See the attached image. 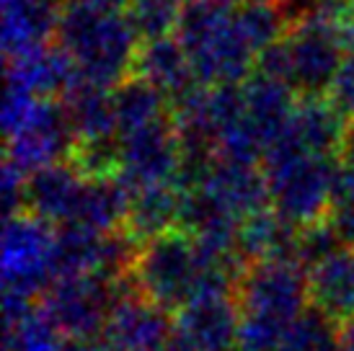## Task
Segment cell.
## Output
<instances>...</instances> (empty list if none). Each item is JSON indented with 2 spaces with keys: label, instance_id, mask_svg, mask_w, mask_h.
Listing matches in <instances>:
<instances>
[{
  "label": "cell",
  "instance_id": "cell-29",
  "mask_svg": "<svg viewBox=\"0 0 354 351\" xmlns=\"http://www.w3.org/2000/svg\"><path fill=\"white\" fill-rule=\"evenodd\" d=\"M124 13L142 44L171 37V31H176L181 6L174 0H129Z\"/></svg>",
  "mask_w": 354,
  "mask_h": 351
},
{
  "label": "cell",
  "instance_id": "cell-21",
  "mask_svg": "<svg viewBox=\"0 0 354 351\" xmlns=\"http://www.w3.org/2000/svg\"><path fill=\"white\" fill-rule=\"evenodd\" d=\"M8 78L19 80L26 86L37 98L47 96H65L68 88L78 80L73 59L59 47H41L29 55L16 59H8Z\"/></svg>",
  "mask_w": 354,
  "mask_h": 351
},
{
  "label": "cell",
  "instance_id": "cell-24",
  "mask_svg": "<svg viewBox=\"0 0 354 351\" xmlns=\"http://www.w3.org/2000/svg\"><path fill=\"white\" fill-rule=\"evenodd\" d=\"M104 235L106 233H96L86 225L55 227V243H52V274H55V279L96 274Z\"/></svg>",
  "mask_w": 354,
  "mask_h": 351
},
{
  "label": "cell",
  "instance_id": "cell-23",
  "mask_svg": "<svg viewBox=\"0 0 354 351\" xmlns=\"http://www.w3.org/2000/svg\"><path fill=\"white\" fill-rule=\"evenodd\" d=\"M178 209H181V191L176 186H150L132 194L124 227L135 240L148 243L153 238L174 230V225H178Z\"/></svg>",
  "mask_w": 354,
  "mask_h": 351
},
{
  "label": "cell",
  "instance_id": "cell-6",
  "mask_svg": "<svg viewBox=\"0 0 354 351\" xmlns=\"http://www.w3.org/2000/svg\"><path fill=\"white\" fill-rule=\"evenodd\" d=\"M236 297L243 315H261L292 325L310 307L308 269L292 256L248 263L236 284Z\"/></svg>",
  "mask_w": 354,
  "mask_h": 351
},
{
  "label": "cell",
  "instance_id": "cell-34",
  "mask_svg": "<svg viewBox=\"0 0 354 351\" xmlns=\"http://www.w3.org/2000/svg\"><path fill=\"white\" fill-rule=\"evenodd\" d=\"M160 351H197V349H194V346H192L184 336H178V333L174 331V333H171V339L166 341V346H163Z\"/></svg>",
  "mask_w": 354,
  "mask_h": 351
},
{
  "label": "cell",
  "instance_id": "cell-40",
  "mask_svg": "<svg viewBox=\"0 0 354 351\" xmlns=\"http://www.w3.org/2000/svg\"><path fill=\"white\" fill-rule=\"evenodd\" d=\"M230 3H236V0H230Z\"/></svg>",
  "mask_w": 354,
  "mask_h": 351
},
{
  "label": "cell",
  "instance_id": "cell-9",
  "mask_svg": "<svg viewBox=\"0 0 354 351\" xmlns=\"http://www.w3.org/2000/svg\"><path fill=\"white\" fill-rule=\"evenodd\" d=\"M181 168V147L174 119H158L148 127L119 135V184L129 194L150 186L174 184Z\"/></svg>",
  "mask_w": 354,
  "mask_h": 351
},
{
  "label": "cell",
  "instance_id": "cell-8",
  "mask_svg": "<svg viewBox=\"0 0 354 351\" xmlns=\"http://www.w3.org/2000/svg\"><path fill=\"white\" fill-rule=\"evenodd\" d=\"M55 227L39 217L21 212L3 227V287L6 294L34 300L55 282L52 274Z\"/></svg>",
  "mask_w": 354,
  "mask_h": 351
},
{
  "label": "cell",
  "instance_id": "cell-30",
  "mask_svg": "<svg viewBox=\"0 0 354 351\" xmlns=\"http://www.w3.org/2000/svg\"><path fill=\"white\" fill-rule=\"evenodd\" d=\"M62 339L41 312L6 325V351H57Z\"/></svg>",
  "mask_w": 354,
  "mask_h": 351
},
{
  "label": "cell",
  "instance_id": "cell-39",
  "mask_svg": "<svg viewBox=\"0 0 354 351\" xmlns=\"http://www.w3.org/2000/svg\"><path fill=\"white\" fill-rule=\"evenodd\" d=\"M352 23H354V13H352Z\"/></svg>",
  "mask_w": 354,
  "mask_h": 351
},
{
  "label": "cell",
  "instance_id": "cell-27",
  "mask_svg": "<svg viewBox=\"0 0 354 351\" xmlns=\"http://www.w3.org/2000/svg\"><path fill=\"white\" fill-rule=\"evenodd\" d=\"M236 23L256 55L285 39L282 34L287 29V19L277 0H238Z\"/></svg>",
  "mask_w": 354,
  "mask_h": 351
},
{
  "label": "cell",
  "instance_id": "cell-18",
  "mask_svg": "<svg viewBox=\"0 0 354 351\" xmlns=\"http://www.w3.org/2000/svg\"><path fill=\"white\" fill-rule=\"evenodd\" d=\"M199 186L212 191L241 220L261 209H269L272 205L266 176L264 171H259V166H236V163H225L215 158Z\"/></svg>",
  "mask_w": 354,
  "mask_h": 351
},
{
  "label": "cell",
  "instance_id": "cell-11",
  "mask_svg": "<svg viewBox=\"0 0 354 351\" xmlns=\"http://www.w3.org/2000/svg\"><path fill=\"white\" fill-rule=\"evenodd\" d=\"M171 333L174 328L163 307L153 305L142 294H129L109 312L99 341L106 351H160Z\"/></svg>",
  "mask_w": 354,
  "mask_h": 351
},
{
  "label": "cell",
  "instance_id": "cell-32",
  "mask_svg": "<svg viewBox=\"0 0 354 351\" xmlns=\"http://www.w3.org/2000/svg\"><path fill=\"white\" fill-rule=\"evenodd\" d=\"M326 98L334 104L346 119H354V52H349L336 73L334 83L328 88Z\"/></svg>",
  "mask_w": 354,
  "mask_h": 351
},
{
  "label": "cell",
  "instance_id": "cell-12",
  "mask_svg": "<svg viewBox=\"0 0 354 351\" xmlns=\"http://www.w3.org/2000/svg\"><path fill=\"white\" fill-rule=\"evenodd\" d=\"M88 178L70 160L41 168L26 178V212L52 227L75 225Z\"/></svg>",
  "mask_w": 354,
  "mask_h": 351
},
{
  "label": "cell",
  "instance_id": "cell-2",
  "mask_svg": "<svg viewBox=\"0 0 354 351\" xmlns=\"http://www.w3.org/2000/svg\"><path fill=\"white\" fill-rule=\"evenodd\" d=\"M174 37L187 49L202 86H241L256 65V52L238 29L236 3L230 0L184 3Z\"/></svg>",
  "mask_w": 354,
  "mask_h": 351
},
{
  "label": "cell",
  "instance_id": "cell-13",
  "mask_svg": "<svg viewBox=\"0 0 354 351\" xmlns=\"http://www.w3.org/2000/svg\"><path fill=\"white\" fill-rule=\"evenodd\" d=\"M241 310L230 294H197L176 318L178 336H184L197 351H236Z\"/></svg>",
  "mask_w": 354,
  "mask_h": 351
},
{
  "label": "cell",
  "instance_id": "cell-3",
  "mask_svg": "<svg viewBox=\"0 0 354 351\" xmlns=\"http://www.w3.org/2000/svg\"><path fill=\"white\" fill-rule=\"evenodd\" d=\"M339 166L334 155L305 153L285 129L264 153L272 209L300 230L328 220Z\"/></svg>",
  "mask_w": 354,
  "mask_h": 351
},
{
  "label": "cell",
  "instance_id": "cell-37",
  "mask_svg": "<svg viewBox=\"0 0 354 351\" xmlns=\"http://www.w3.org/2000/svg\"><path fill=\"white\" fill-rule=\"evenodd\" d=\"M99 3H104L109 8H117V10H124L129 6V0H99Z\"/></svg>",
  "mask_w": 354,
  "mask_h": 351
},
{
  "label": "cell",
  "instance_id": "cell-15",
  "mask_svg": "<svg viewBox=\"0 0 354 351\" xmlns=\"http://www.w3.org/2000/svg\"><path fill=\"white\" fill-rule=\"evenodd\" d=\"M59 0H3V49L16 59L47 47L59 21Z\"/></svg>",
  "mask_w": 354,
  "mask_h": 351
},
{
  "label": "cell",
  "instance_id": "cell-33",
  "mask_svg": "<svg viewBox=\"0 0 354 351\" xmlns=\"http://www.w3.org/2000/svg\"><path fill=\"white\" fill-rule=\"evenodd\" d=\"M57 351H106L99 339H65Z\"/></svg>",
  "mask_w": 354,
  "mask_h": 351
},
{
  "label": "cell",
  "instance_id": "cell-35",
  "mask_svg": "<svg viewBox=\"0 0 354 351\" xmlns=\"http://www.w3.org/2000/svg\"><path fill=\"white\" fill-rule=\"evenodd\" d=\"M342 351H354V321L344 323V331H342Z\"/></svg>",
  "mask_w": 354,
  "mask_h": 351
},
{
  "label": "cell",
  "instance_id": "cell-7",
  "mask_svg": "<svg viewBox=\"0 0 354 351\" xmlns=\"http://www.w3.org/2000/svg\"><path fill=\"white\" fill-rule=\"evenodd\" d=\"M292 68V88L303 96H326L349 52H354V23H326L305 19L285 37Z\"/></svg>",
  "mask_w": 354,
  "mask_h": 351
},
{
  "label": "cell",
  "instance_id": "cell-36",
  "mask_svg": "<svg viewBox=\"0 0 354 351\" xmlns=\"http://www.w3.org/2000/svg\"><path fill=\"white\" fill-rule=\"evenodd\" d=\"M344 163H354V119L349 122V135L344 145Z\"/></svg>",
  "mask_w": 354,
  "mask_h": 351
},
{
  "label": "cell",
  "instance_id": "cell-1",
  "mask_svg": "<svg viewBox=\"0 0 354 351\" xmlns=\"http://www.w3.org/2000/svg\"><path fill=\"white\" fill-rule=\"evenodd\" d=\"M55 37L78 78L106 91L127 80L140 49L127 13L99 0H62Z\"/></svg>",
  "mask_w": 354,
  "mask_h": 351
},
{
  "label": "cell",
  "instance_id": "cell-10",
  "mask_svg": "<svg viewBox=\"0 0 354 351\" xmlns=\"http://www.w3.org/2000/svg\"><path fill=\"white\" fill-rule=\"evenodd\" d=\"M73 147H75V135L62 101L39 98L19 132L8 137L6 163L16 166L21 173L31 176L41 168L62 163L65 155H73Z\"/></svg>",
  "mask_w": 354,
  "mask_h": 351
},
{
  "label": "cell",
  "instance_id": "cell-14",
  "mask_svg": "<svg viewBox=\"0 0 354 351\" xmlns=\"http://www.w3.org/2000/svg\"><path fill=\"white\" fill-rule=\"evenodd\" d=\"M349 122L326 96H303L295 104L287 135L313 155L344 153Z\"/></svg>",
  "mask_w": 354,
  "mask_h": 351
},
{
  "label": "cell",
  "instance_id": "cell-4",
  "mask_svg": "<svg viewBox=\"0 0 354 351\" xmlns=\"http://www.w3.org/2000/svg\"><path fill=\"white\" fill-rule=\"evenodd\" d=\"M205 272L194 238L184 230L153 238L140 245L132 266L138 292L163 310H181L197 292Z\"/></svg>",
  "mask_w": 354,
  "mask_h": 351
},
{
  "label": "cell",
  "instance_id": "cell-25",
  "mask_svg": "<svg viewBox=\"0 0 354 351\" xmlns=\"http://www.w3.org/2000/svg\"><path fill=\"white\" fill-rule=\"evenodd\" d=\"M129 202H132V194L119 184L117 176L88 178L75 225H86L96 233H117L119 227L127 225Z\"/></svg>",
  "mask_w": 354,
  "mask_h": 351
},
{
  "label": "cell",
  "instance_id": "cell-22",
  "mask_svg": "<svg viewBox=\"0 0 354 351\" xmlns=\"http://www.w3.org/2000/svg\"><path fill=\"white\" fill-rule=\"evenodd\" d=\"M297 227L277 215L274 209H261L256 215L243 217L238 227V251L243 258L266 261V258H282L292 256L295 258L297 245Z\"/></svg>",
  "mask_w": 354,
  "mask_h": 351
},
{
  "label": "cell",
  "instance_id": "cell-5",
  "mask_svg": "<svg viewBox=\"0 0 354 351\" xmlns=\"http://www.w3.org/2000/svg\"><path fill=\"white\" fill-rule=\"evenodd\" d=\"M122 287V279L109 282L96 274L55 279L41 294L39 312L65 339H99L114 305L135 294Z\"/></svg>",
  "mask_w": 354,
  "mask_h": 351
},
{
  "label": "cell",
  "instance_id": "cell-31",
  "mask_svg": "<svg viewBox=\"0 0 354 351\" xmlns=\"http://www.w3.org/2000/svg\"><path fill=\"white\" fill-rule=\"evenodd\" d=\"M339 248H344V243H342L339 233L334 230V225L328 222V220H321V222L300 230L295 245V258L310 272L313 266L326 261L328 256H334Z\"/></svg>",
  "mask_w": 354,
  "mask_h": 351
},
{
  "label": "cell",
  "instance_id": "cell-26",
  "mask_svg": "<svg viewBox=\"0 0 354 351\" xmlns=\"http://www.w3.org/2000/svg\"><path fill=\"white\" fill-rule=\"evenodd\" d=\"M111 106H114L119 135H127L140 127H148L158 119H166V96L135 75L111 91Z\"/></svg>",
  "mask_w": 354,
  "mask_h": 351
},
{
  "label": "cell",
  "instance_id": "cell-16",
  "mask_svg": "<svg viewBox=\"0 0 354 351\" xmlns=\"http://www.w3.org/2000/svg\"><path fill=\"white\" fill-rule=\"evenodd\" d=\"M241 91H243V106H246L248 124L269 150V145L285 132L290 119H292V111H295L297 104L292 98L295 88L254 70L241 83Z\"/></svg>",
  "mask_w": 354,
  "mask_h": 351
},
{
  "label": "cell",
  "instance_id": "cell-28",
  "mask_svg": "<svg viewBox=\"0 0 354 351\" xmlns=\"http://www.w3.org/2000/svg\"><path fill=\"white\" fill-rule=\"evenodd\" d=\"M277 351H342V333L334 321L313 305L297 318Z\"/></svg>",
  "mask_w": 354,
  "mask_h": 351
},
{
  "label": "cell",
  "instance_id": "cell-17",
  "mask_svg": "<svg viewBox=\"0 0 354 351\" xmlns=\"http://www.w3.org/2000/svg\"><path fill=\"white\" fill-rule=\"evenodd\" d=\"M135 78L145 80L153 88H158L168 101L184 96L189 88L199 83L192 62H189L187 49L181 47V41L171 34L163 39L142 41L138 49V57L132 65Z\"/></svg>",
  "mask_w": 354,
  "mask_h": 351
},
{
  "label": "cell",
  "instance_id": "cell-38",
  "mask_svg": "<svg viewBox=\"0 0 354 351\" xmlns=\"http://www.w3.org/2000/svg\"><path fill=\"white\" fill-rule=\"evenodd\" d=\"M174 3H189V0H174Z\"/></svg>",
  "mask_w": 354,
  "mask_h": 351
},
{
  "label": "cell",
  "instance_id": "cell-19",
  "mask_svg": "<svg viewBox=\"0 0 354 351\" xmlns=\"http://www.w3.org/2000/svg\"><path fill=\"white\" fill-rule=\"evenodd\" d=\"M310 305L331 321H354V248L344 245L308 272Z\"/></svg>",
  "mask_w": 354,
  "mask_h": 351
},
{
  "label": "cell",
  "instance_id": "cell-20",
  "mask_svg": "<svg viewBox=\"0 0 354 351\" xmlns=\"http://www.w3.org/2000/svg\"><path fill=\"white\" fill-rule=\"evenodd\" d=\"M62 106H65L68 122L75 135V145L117 140V119H114V106H111V93L106 88L78 78L62 96Z\"/></svg>",
  "mask_w": 354,
  "mask_h": 351
}]
</instances>
